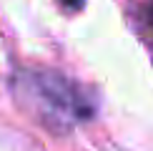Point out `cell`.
<instances>
[{"mask_svg":"<svg viewBox=\"0 0 153 151\" xmlns=\"http://www.w3.org/2000/svg\"><path fill=\"white\" fill-rule=\"evenodd\" d=\"M23 93L30 98V103L38 106V111L45 116V121H73L91 113L88 103L83 101L80 91L73 88L65 78L55 73H25Z\"/></svg>","mask_w":153,"mask_h":151,"instance_id":"1","label":"cell"},{"mask_svg":"<svg viewBox=\"0 0 153 151\" xmlns=\"http://www.w3.org/2000/svg\"><path fill=\"white\" fill-rule=\"evenodd\" d=\"M60 3L65 5V8H71V10H78V8H83L85 0H60Z\"/></svg>","mask_w":153,"mask_h":151,"instance_id":"2","label":"cell"},{"mask_svg":"<svg viewBox=\"0 0 153 151\" xmlns=\"http://www.w3.org/2000/svg\"><path fill=\"white\" fill-rule=\"evenodd\" d=\"M151 18H153V10H151Z\"/></svg>","mask_w":153,"mask_h":151,"instance_id":"3","label":"cell"}]
</instances>
